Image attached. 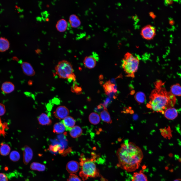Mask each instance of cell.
Wrapping results in <instances>:
<instances>
[{
    "label": "cell",
    "mask_w": 181,
    "mask_h": 181,
    "mask_svg": "<svg viewBox=\"0 0 181 181\" xmlns=\"http://www.w3.org/2000/svg\"><path fill=\"white\" fill-rule=\"evenodd\" d=\"M116 155L118 160L117 166L129 172L139 168L144 156L141 148L132 142L121 144Z\"/></svg>",
    "instance_id": "1"
},
{
    "label": "cell",
    "mask_w": 181,
    "mask_h": 181,
    "mask_svg": "<svg viewBox=\"0 0 181 181\" xmlns=\"http://www.w3.org/2000/svg\"><path fill=\"white\" fill-rule=\"evenodd\" d=\"M164 84L160 80L155 82V88L152 91L147 104L148 108L163 114L167 109L172 107L176 101L175 96L166 90Z\"/></svg>",
    "instance_id": "2"
},
{
    "label": "cell",
    "mask_w": 181,
    "mask_h": 181,
    "mask_svg": "<svg viewBox=\"0 0 181 181\" xmlns=\"http://www.w3.org/2000/svg\"><path fill=\"white\" fill-rule=\"evenodd\" d=\"M79 159L81 168L79 175L83 180H85L89 177H95L99 176V173L94 160L84 157H81Z\"/></svg>",
    "instance_id": "3"
},
{
    "label": "cell",
    "mask_w": 181,
    "mask_h": 181,
    "mask_svg": "<svg viewBox=\"0 0 181 181\" xmlns=\"http://www.w3.org/2000/svg\"><path fill=\"white\" fill-rule=\"evenodd\" d=\"M139 63V59L129 52L126 53L123 59L122 67L127 76L133 78L137 71Z\"/></svg>",
    "instance_id": "4"
},
{
    "label": "cell",
    "mask_w": 181,
    "mask_h": 181,
    "mask_svg": "<svg viewBox=\"0 0 181 181\" xmlns=\"http://www.w3.org/2000/svg\"><path fill=\"white\" fill-rule=\"evenodd\" d=\"M55 69L56 74L60 78L75 80V76L73 73V67L69 62L65 60L59 62Z\"/></svg>",
    "instance_id": "5"
},
{
    "label": "cell",
    "mask_w": 181,
    "mask_h": 181,
    "mask_svg": "<svg viewBox=\"0 0 181 181\" xmlns=\"http://www.w3.org/2000/svg\"><path fill=\"white\" fill-rule=\"evenodd\" d=\"M141 32V35L143 38L150 40L153 39L156 35V29L154 26L148 25L142 29Z\"/></svg>",
    "instance_id": "6"
},
{
    "label": "cell",
    "mask_w": 181,
    "mask_h": 181,
    "mask_svg": "<svg viewBox=\"0 0 181 181\" xmlns=\"http://www.w3.org/2000/svg\"><path fill=\"white\" fill-rule=\"evenodd\" d=\"M69 113L68 109L64 106H60L57 107L54 112V116L57 118L64 119L68 116Z\"/></svg>",
    "instance_id": "7"
},
{
    "label": "cell",
    "mask_w": 181,
    "mask_h": 181,
    "mask_svg": "<svg viewBox=\"0 0 181 181\" xmlns=\"http://www.w3.org/2000/svg\"><path fill=\"white\" fill-rule=\"evenodd\" d=\"M23 161L25 164H27L31 160L33 152L31 148L27 146H25L23 148Z\"/></svg>",
    "instance_id": "8"
},
{
    "label": "cell",
    "mask_w": 181,
    "mask_h": 181,
    "mask_svg": "<svg viewBox=\"0 0 181 181\" xmlns=\"http://www.w3.org/2000/svg\"><path fill=\"white\" fill-rule=\"evenodd\" d=\"M23 71L25 75L32 76L35 74V72L32 66L29 63L23 62L21 65Z\"/></svg>",
    "instance_id": "9"
},
{
    "label": "cell",
    "mask_w": 181,
    "mask_h": 181,
    "mask_svg": "<svg viewBox=\"0 0 181 181\" xmlns=\"http://www.w3.org/2000/svg\"><path fill=\"white\" fill-rule=\"evenodd\" d=\"M79 167V164L75 161H71L69 162L66 165V170L70 174H74L77 172Z\"/></svg>",
    "instance_id": "10"
},
{
    "label": "cell",
    "mask_w": 181,
    "mask_h": 181,
    "mask_svg": "<svg viewBox=\"0 0 181 181\" xmlns=\"http://www.w3.org/2000/svg\"><path fill=\"white\" fill-rule=\"evenodd\" d=\"M83 63L84 66L88 69L94 68L96 64V60L93 56L86 57L83 60Z\"/></svg>",
    "instance_id": "11"
},
{
    "label": "cell",
    "mask_w": 181,
    "mask_h": 181,
    "mask_svg": "<svg viewBox=\"0 0 181 181\" xmlns=\"http://www.w3.org/2000/svg\"><path fill=\"white\" fill-rule=\"evenodd\" d=\"M61 122L65 126L66 130L69 131H70L74 126L75 123L74 119L70 116H68L64 119Z\"/></svg>",
    "instance_id": "12"
},
{
    "label": "cell",
    "mask_w": 181,
    "mask_h": 181,
    "mask_svg": "<svg viewBox=\"0 0 181 181\" xmlns=\"http://www.w3.org/2000/svg\"><path fill=\"white\" fill-rule=\"evenodd\" d=\"M132 181H148L147 176L143 170H141L138 172H134L132 177Z\"/></svg>",
    "instance_id": "13"
},
{
    "label": "cell",
    "mask_w": 181,
    "mask_h": 181,
    "mask_svg": "<svg viewBox=\"0 0 181 181\" xmlns=\"http://www.w3.org/2000/svg\"><path fill=\"white\" fill-rule=\"evenodd\" d=\"M164 114L165 117L169 120H173L177 116V110L175 108L172 107L169 108L165 111Z\"/></svg>",
    "instance_id": "14"
},
{
    "label": "cell",
    "mask_w": 181,
    "mask_h": 181,
    "mask_svg": "<svg viewBox=\"0 0 181 181\" xmlns=\"http://www.w3.org/2000/svg\"><path fill=\"white\" fill-rule=\"evenodd\" d=\"M103 87L105 93L107 95L116 93L117 91L115 84L112 83L110 81L106 82L103 85Z\"/></svg>",
    "instance_id": "15"
},
{
    "label": "cell",
    "mask_w": 181,
    "mask_h": 181,
    "mask_svg": "<svg viewBox=\"0 0 181 181\" xmlns=\"http://www.w3.org/2000/svg\"><path fill=\"white\" fill-rule=\"evenodd\" d=\"M15 86L10 81H6L3 83L2 85L1 89L3 92L6 94H9L14 90Z\"/></svg>",
    "instance_id": "16"
},
{
    "label": "cell",
    "mask_w": 181,
    "mask_h": 181,
    "mask_svg": "<svg viewBox=\"0 0 181 181\" xmlns=\"http://www.w3.org/2000/svg\"><path fill=\"white\" fill-rule=\"evenodd\" d=\"M39 123L42 125H50L51 124L52 121L49 116L46 114L42 113L38 117Z\"/></svg>",
    "instance_id": "17"
},
{
    "label": "cell",
    "mask_w": 181,
    "mask_h": 181,
    "mask_svg": "<svg viewBox=\"0 0 181 181\" xmlns=\"http://www.w3.org/2000/svg\"><path fill=\"white\" fill-rule=\"evenodd\" d=\"M69 22L71 26L76 28L79 26L81 24V21L78 17L76 15L72 14L69 17Z\"/></svg>",
    "instance_id": "18"
},
{
    "label": "cell",
    "mask_w": 181,
    "mask_h": 181,
    "mask_svg": "<svg viewBox=\"0 0 181 181\" xmlns=\"http://www.w3.org/2000/svg\"><path fill=\"white\" fill-rule=\"evenodd\" d=\"M10 47V43L6 38L0 37V52H4L8 50Z\"/></svg>",
    "instance_id": "19"
},
{
    "label": "cell",
    "mask_w": 181,
    "mask_h": 181,
    "mask_svg": "<svg viewBox=\"0 0 181 181\" xmlns=\"http://www.w3.org/2000/svg\"><path fill=\"white\" fill-rule=\"evenodd\" d=\"M68 23L65 20L61 19L57 22L56 27L59 31L63 32L66 30L68 26Z\"/></svg>",
    "instance_id": "20"
},
{
    "label": "cell",
    "mask_w": 181,
    "mask_h": 181,
    "mask_svg": "<svg viewBox=\"0 0 181 181\" xmlns=\"http://www.w3.org/2000/svg\"><path fill=\"white\" fill-rule=\"evenodd\" d=\"M82 130L80 127L75 126L70 130V134L71 137L76 138L80 137L82 133Z\"/></svg>",
    "instance_id": "21"
},
{
    "label": "cell",
    "mask_w": 181,
    "mask_h": 181,
    "mask_svg": "<svg viewBox=\"0 0 181 181\" xmlns=\"http://www.w3.org/2000/svg\"><path fill=\"white\" fill-rule=\"evenodd\" d=\"M170 92L175 96H181V86L178 83L172 85Z\"/></svg>",
    "instance_id": "22"
},
{
    "label": "cell",
    "mask_w": 181,
    "mask_h": 181,
    "mask_svg": "<svg viewBox=\"0 0 181 181\" xmlns=\"http://www.w3.org/2000/svg\"><path fill=\"white\" fill-rule=\"evenodd\" d=\"M65 130V127L61 122L56 123L54 126L53 131L54 133L58 134L62 133Z\"/></svg>",
    "instance_id": "23"
},
{
    "label": "cell",
    "mask_w": 181,
    "mask_h": 181,
    "mask_svg": "<svg viewBox=\"0 0 181 181\" xmlns=\"http://www.w3.org/2000/svg\"><path fill=\"white\" fill-rule=\"evenodd\" d=\"M88 119L90 122L94 125L98 124L100 120L99 116L97 113L95 112L91 113L89 115Z\"/></svg>",
    "instance_id": "24"
},
{
    "label": "cell",
    "mask_w": 181,
    "mask_h": 181,
    "mask_svg": "<svg viewBox=\"0 0 181 181\" xmlns=\"http://www.w3.org/2000/svg\"><path fill=\"white\" fill-rule=\"evenodd\" d=\"M100 116L102 120L104 122L108 123H112L110 115L106 109H105L101 112Z\"/></svg>",
    "instance_id": "25"
},
{
    "label": "cell",
    "mask_w": 181,
    "mask_h": 181,
    "mask_svg": "<svg viewBox=\"0 0 181 181\" xmlns=\"http://www.w3.org/2000/svg\"><path fill=\"white\" fill-rule=\"evenodd\" d=\"M30 168L33 170L43 171L46 169L44 165L39 163L33 162L30 165Z\"/></svg>",
    "instance_id": "26"
},
{
    "label": "cell",
    "mask_w": 181,
    "mask_h": 181,
    "mask_svg": "<svg viewBox=\"0 0 181 181\" xmlns=\"http://www.w3.org/2000/svg\"><path fill=\"white\" fill-rule=\"evenodd\" d=\"M0 147V153L3 156H6L9 153L11 149L10 146L7 144L1 143Z\"/></svg>",
    "instance_id": "27"
},
{
    "label": "cell",
    "mask_w": 181,
    "mask_h": 181,
    "mask_svg": "<svg viewBox=\"0 0 181 181\" xmlns=\"http://www.w3.org/2000/svg\"><path fill=\"white\" fill-rule=\"evenodd\" d=\"M134 98L136 101L140 104L144 102L146 99L145 94L142 92H139L136 93Z\"/></svg>",
    "instance_id": "28"
},
{
    "label": "cell",
    "mask_w": 181,
    "mask_h": 181,
    "mask_svg": "<svg viewBox=\"0 0 181 181\" xmlns=\"http://www.w3.org/2000/svg\"><path fill=\"white\" fill-rule=\"evenodd\" d=\"M20 154L17 151H13L10 153V159L13 161H18L20 159Z\"/></svg>",
    "instance_id": "29"
},
{
    "label": "cell",
    "mask_w": 181,
    "mask_h": 181,
    "mask_svg": "<svg viewBox=\"0 0 181 181\" xmlns=\"http://www.w3.org/2000/svg\"><path fill=\"white\" fill-rule=\"evenodd\" d=\"M7 125V123L6 122L2 123L0 119V135H2L4 137L6 135V132L5 130V129L8 128Z\"/></svg>",
    "instance_id": "30"
},
{
    "label": "cell",
    "mask_w": 181,
    "mask_h": 181,
    "mask_svg": "<svg viewBox=\"0 0 181 181\" xmlns=\"http://www.w3.org/2000/svg\"><path fill=\"white\" fill-rule=\"evenodd\" d=\"M49 150L53 152L56 153L61 149V147L60 145L56 144L54 145H50L49 147Z\"/></svg>",
    "instance_id": "31"
},
{
    "label": "cell",
    "mask_w": 181,
    "mask_h": 181,
    "mask_svg": "<svg viewBox=\"0 0 181 181\" xmlns=\"http://www.w3.org/2000/svg\"><path fill=\"white\" fill-rule=\"evenodd\" d=\"M67 181H82L79 177L75 174H70Z\"/></svg>",
    "instance_id": "32"
},
{
    "label": "cell",
    "mask_w": 181,
    "mask_h": 181,
    "mask_svg": "<svg viewBox=\"0 0 181 181\" xmlns=\"http://www.w3.org/2000/svg\"><path fill=\"white\" fill-rule=\"evenodd\" d=\"M6 112L5 106L2 103H0V116L4 115Z\"/></svg>",
    "instance_id": "33"
},
{
    "label": "cell",
    "mask_w": 181,
    "mask_h": 181,
    "mask_svg": "<svg viewBox=\"0 0 181 181\" xmlns=\"http://www.w3.org/2000/svg\"><path fill=\"white\" fill-rule=\"evenodd\" d=\"M0 181H8L6 175L3 173H0Z\"/></svg>",
    "instance_id": "34"
},
{
    "label": "cell",
    "mask_w": 181,
    "mask_h": 181,
    "mask_svg": "<svg viewBox=\"0 0 181 181\" xmlns=\"http://www.w3.org/2000/svg\"><path fill=\"white\" fill-rule=\"evenodd\" d=\"M149 14L150 16L153 19L155 18L156 17V16L155 15L153 12H150Z\"/></svg>",
    "instance_id": "35"
},
{
    "label": "cell",
    "mask_w": 181,
    "mask_h": 181,
    "mask_svg": "<svg viewBox=\"0 0 181 181\" xmlns=\"http://www.w3.org/2000/svg\"><path fill=\"white\" fill-rule=\"evenodd\" d=\"M165 3L168 5H169L172 4L173 2L172 1L166 0L165 1Z\"/></svg>",
    "instance_id": "36"
},
{
    "label": "cell",
    "mask_w": 181,
    "mask_h": 181,
    "mask_svg": "<svg viewBox=\"0 0 181 181\" xmlns=\"http://www.w3.org/2000/svg\"><path fill=\"white\" fill-rule=\"evenodd\" d=\"M173 181H181V179H175Z\"/></svg>",
    "instance_id": "37"
},
{
    "label": "cell",
    "mask_w": 181,
    "mask_h": 181,
    "mask_svg": "<svg viewBox=\"0 0 181 181\" xmlns=\"http://www.w3.org/2000/svg\"><path fill=\"white\" fill-rule=\"evenodd\" d=\"M173 21L171 20L169 21V23L171 24H173Z\"/></svg>",
    "instance_id": "38"
}]
</instances>
